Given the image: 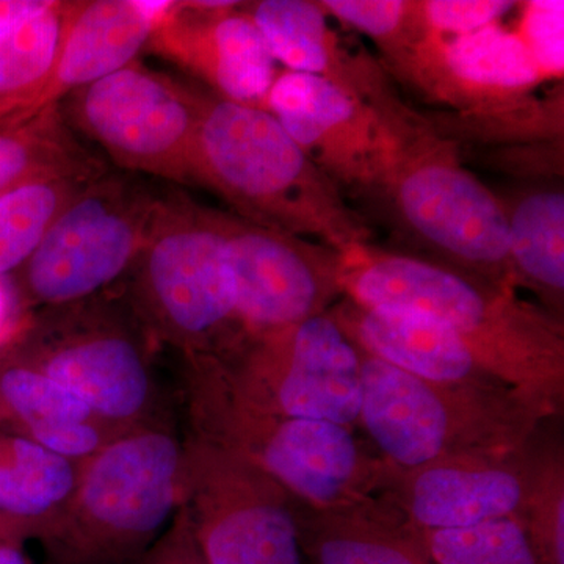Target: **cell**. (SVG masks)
I'll return each mask as SVG.
<instances>
[{"label":"cell","instance_id":"6da1fadb","mask_svg":"<svg viewBox=\"0 0 564 564\" xmlns=\"http://www.w3.org/2000/svg\"><path fill=\"white\" fill-rule=\"evenodd\" d=\"M340 285L361 306L413 311L440 322L500 383L563 408V321L513 289L372 242L343 252Z\"/></svg>","mask_w":564,"mask_h":564},{"label":"cell","instance_id":"7a4b0ae2","mask_svg":"<svg viewBox=\"0 0 564 564\" xmlns=\"http://www.w3.org/2000/svg\"><path fill=\"white\" fill-rule=\"evenodd\" d=\"M384 133L375 202L415 245V254L513 289L507 225L491 187L464 165L462 150L384 82L367 101ZM518 292V291H516Z\"/></svg>","mask_w":564,"mask_h":564},{"label":"cell","instance_id":"3957f363","mask_svg":"<svg viewBox=\"0 0 564 564\" xmlns=\"http://www.w3.org/2000/svg\"><path fill=\"white\" fill-rule=\"evenodd\" d=\"M196 184L245 220L325 243L339 252L370 243L366 220L344 192L261 107L203 90Z\"/></svg>","mask_w":564,"mask_h":564},{"label":"cell","instance_id":"277c9868","mask_svg":"<svg viewBox=\"0 0 564 564\" xmlns=\"http://www.w3.org/2000/svg\"><path fill=\"white\" fill-rule=\"evenodd\" d=\"M358 351V425L395 469L462 456L524 454L545 422L562 411L508 386L433 383Z\"/></svg>","mask_w":564,"mask_h":564},{"label":"cell","instance_id":"5b68a950","mask_svg":"<svg viewBox=\"0 0 564 564\" xmlns=\"http://www.w3.org/2000/svg\"><path fill=\"white\" fill-rule=\"evenodd\" d=\"M124 299L155 345L185 361L215 358L242 337L218 210L162 193Z\"/></svg>","mask_w":564,"mask_h":564},{"label":"cell","instance_id":"8992f818","mask_svg":"<svg viewBox=\"0 0 564 564\" xmlns=\"http://www.w3.org/2000/svg\"><path fill=\"white\" fill-rule=\"evenodd\" d=\"M184 377L191 433L254 464L304 507L333 513L384 500L395 467L370 454L355 430L259 413L192 367Z\"/></svg>","mask_w":564,"mask_h":564},{"label":"cell","instance_id":"52a82bcc","mask_svg":"<svg viewBox=\"0 0 564 564\" xmlns=\"http://www.w3.org/2000/svg\"><path fill=\"white\" fill-rule=\"evenodd\" d=\"M184 440L170 422L118 434L80 463L61 524L43 541L51 564H135L181 507Z\"/></svg>","mask_w":564,"mask_h":564},{"label":"cell","instance_id":"ba28073f","mask_svg":"<svg viewBox=\"0 0 564 564\" xmlns=\"http://www.w3.org/2000/svg\"><path fill=\"white\" fill-rule=\"evenodd\" d=\"M110 292L41 311L13 339L24 361L117 429L166 421L154 340L124 296Z\"/></svg>","mask_w":564,"mask_h":564},{"label":"cell","instance_id":"9c48e42d","mask_svg":"<svg viewBox=\"0 0 564 564\" xmlns=\"http://www.w3.org/2000/svg\"><path fill=\"white\" fill-rule=\"evenodd\" d=\"M234 402L259 413L355 430L362 404L361 358L332 314L242 336L220 356L185 361Z\"/></svg>","mask_w":564,"mask_h":564},{"label":"cell","instance_id":"30bf717a","mask_svg":"<svg viewBox=\"0 0 564 564\" xmlns=\"http://www.w3.org/2000/svg\"><path fill=\"white\" fill-rule=\"evenodd\" d=\"M140 174L107 170L51 226L11 274L25 310L69 306L113 291L139 259L162 198Z\"/></svg>","mask_w":564,"mask_h":564},{"label":"cell","instance_id":"8fae6325","mask_svg":"<svg viewBox=\"0 0 564 564\" xmlns=\"http://www.w3.org/2000/svg\"><path fill=\"white\" fill-rule=\"evenodd\" d=\"M203 90L135 61L61 102L70 128L133 174L196 184Z\"/></svg>","mask_w":564,"mask_h":564},{"label":"cell","instance_id":"7c38bea8","mask_svg":"<svg viewBox=\"0 0 564 564\" xmlns=\"http://www.w3.org/2000/svg\"><path fill=\"white\" fill-rule=\"evenodd\" d=\"M181 507L207 564H310L299 500L254 464L192 433Z\"/></svg>","mask_w":564,"mask_h":564},{"label":"cell","instance_id":"4fadbf2b","mask_svg":"<svg viewBox=\"0 0 564 564\" xmlns=\"http://www.w3.org/2000/svg\"><path fill=\"white\" fill-rule=\"evenodd\" d=\"M228 243L242 336L288 328L344 299L343 252L218 210Z\"/></svg>","mask_w":564,"mask_h":564},{"label":"cell","instance_id":"5bb4252c","mask_svg":"<svg viewBox=\"0 0 564 564\" xmlns=\"http://www.w3.org/2000/svg\"><path fill=\"white\" fill-rule=\"evenodd\" d=\"M392 79L456 113H486L529 101L544 84L514 29L426 35L381 63Z\"/></svg>","mask_w":564,"mask_h":564},{"label":"cell","instance_id":"9a60e30c","mask_svg":"<svg viewBox=\"0 0 564 564\" xmlns=\"http://www.w3.org/2000/svg\"><path fill=\"white\" fill-rule=\"evenodd\" d=\"M262 109L340 191L375 202L383 173L384 133L369 104L323 77L282 69Z\"/></svg>","mask_w":564,"mask_h":564},{"label":"cell","instance_id":"2e32d148","mask_svg":"<svg viewBox=\"0 0 564 564\" xmlns=\"http://www.w3.org/2000/svg\"><path fill=\"white\" fill-rule=\"evenodd\" d=\"M228 101L261 107L278 76L276 62L243 2H172L147 44Z\"/></svg>","mask_w":564,"mask_h":564},{"label":"cell","instance_id":"e0dca14e","mask_svg":"<svg viewBox=\"0 0 564 564\" xmlns=\"http://www.w3.org/2000/svg\"><path fill=\"white\" fill-rule=\"evenodd\" d=\"M530 447L514 456H462L395 469L384 500L421 530L521 518L529 492Z\"/></svg>","mask_w":564,"mask_h":564},{"label":"cell","instance_id":"ac0fdd59","mask_svg":"<svg viewBox=\"0 0 564 564\" xmlns=\"http://www.w3.org/2000/svg\"><path fill=\"white\" fill-rule=\"evenodd\" d=\"M328 313L359 350L403 372L441 384L505 386L456 334L426 315L366 307L347 296Z\"/></svg>","mask_w":564,"mask_h":564},{"label":"cell","instance_id":"d6986e66","mask_svg":"<svg viewBox=\"0 0 564 564\" xmlns=\"http://www.w3.org/2000/svg\"><path fill=\"white\" fill-rule=\"evenodd\" d=\"M0 432L84 463L122 430L24 361L9 343L0 347Z\"/></svg>","mask_w":564,"mask_h":564},{"label":"cell","instance_id":"ffe728a7","mask_svg":"<svg viewBox=\"0 0 564 564\" xmlns=\"http://www.w3.org/2000/svg\"><path fill=\"white\" fill-rule=\"evenodd\" d=\"M170 7L165 0H79L35 113L135 62Z\"/></svg>","mask_w":564,"mask_h":564},{"label":"cell","instance_id":"44dd1931","mask_svg":"<svg viewBox=\"0 0 564 564\" xmlns=\"http://www.w3.org/2000/svg\"><path fill=\"white\" fill-rule=\"evenodd\" d=\"M494 193L507 225L516 291L532 292L544 311L563 321V180L516 182L514 187Z\"/></svg>","mask_w":564,"mask_h":564},{"label":"cell","instance_id":"7402d4cb","mask_svg":"<svg viewBox=\"0 0 564 564\" xmlns=\"http://www.w3.org/2000/svg\"><path fill=\"white\" fill-rule=\"evenodd\" d=\"M243 10L274 62L288 70L323 77L364 101L378 62L367 52L345 47L318 0H256L243 2Z\"/></svg>","mask_w":564,"mask_h":564},{"label":"cell","instance_id":"603a6c76","mask_svg":"<svg viewBox=\"0 0 564 564\" xmlns=\"http://www.w3.org/2000/svg\"><path fill=\"white\" fill-rule=\"evenodd\" d=\"M79 473L80 463L0 432V538L46 541L68 510Z\"/></svg>","mask_w":564,"mask_h":564},{"label":"cell","instance_id":"cb8c5ba5","mask_svg":"<svg viewBox=\"0 0 564 564\" xmlns=\"http://www.w3.org/2000/svg\"><path fill=\"white\" fill-rule=\"evenodd\" d=\"M296 516L310 564H436L421 530L386 500L333 513L299 502Z\"/></svg>","mask_w":564,"mask_h":564},{"label":"cell","instance_id":"d4e9b609","mask_svg":"<svg viewBox=\"0 0 564 564\" xmlns=\"http://www.w3.org/2000/svg\"><path fill=\"white\" fill-rule=\"evenodd\" d=\"M77 6L79 0H51L46 10L0 40V129L35 115Z\"/></svg>","mask_w":564,"mask_h":564},{"label":"cell","instance_id":"484cf974","mask_svg":"<svg viewBox=\"0 0 564 564\" xmlns=\"http://www.w3.org/2000/svg\"><path fill=\"white\" fill-rule=\"evenodd\" d=\"M106 166L39 177L0 195V276L28 262L51 226Z\"/></svg>","mask_w":564,"mask_h":564},{"label":"cell","instance_id":"4316f807","mask_svg":"<svg viewBox=\"0 0 564 564\" xmlns=\"http://www.w3.org/2000/svg\"><path fill=\"white\" fill-rule=\"evenodd\" d=\"M99 166L106 163L82 147L61 104L0 129V195L39 177Z\"/></svg>","mask_w":564,"mask_h":564},{"label":"cell","instance_id":"83f0119b","mask_svg":"<svg viewBox=\"0 0 564 564\" xmlns=\"http://www.w3.org/2000/svg\"><path fill=\"white\" fill-rule=\"evenodd\" d=\"M423 115L434 131L454 141L459 150L463 147L488 150L564 140L563 82L544 98L534 95L529 101L510 109L486 113L433 111Z\"/></svg>","mask_w":564,"mask_h":564},{"label":"cell","instance_id":"f1b7e54d","mask_svg":"<svg viewBox=\"0 0 564 564\" xmlns=\"http://www.w3.org/2000/svg\"><path fill=\"white\" fill-rule=\"evenodd\" d=\"M421 533L436 564H541L519 516Z\"/></svg>","mask_w":564,"mask_h":564},{"label":"cell","instance_id":"f546056e","mask_svg":"<svg viewBox=\"0 0 564 564\" xmlns=\"http://www.w3.org/2000/svg\"><path fill=\"white\" fill-rule=\"evenodd\" d=\"M541 564H564V462L562 448L530 447L529 492L521 516Z\"/></svg>","mask_w":564,"mask_h":564},{"label":"cell","instance_id":"4dcf8cb0","mask_svg":"<svg viewBox=\"0 0 564 564\" xmlns=\"http://www.w3.org/2000/svg\"><path fill=\"white\" fill-rule=\"evenodd\" d=\"M328 18L369 36L383 62L421 39L413 20V0H318Z\"/></svg>","mask_w":564,"mask_h":564},{"label":"cell","instance_id":"1f68e13d","mask_svg":"<svg viewBox=\"0 0 564 564\" xmlns=\"http://www.w3.org/2000/svg\"><path fill=\"white\" fill-rule=\"evenodd\" d=\"M511 0H413V20L419 36H463L502 24L518 10Z\"/></svg>","mask_w":564,"mask_h":564},{"label":"cell","instance_id":"d6a6232c","mask_svg":"<svg viewBox=\"0 0 564 564\" xmlns=\"http://www.w3.org/2000/svg\"><path fill=\"white\" fill-rule=\"evenodd\" d=\"M521 11L518 33L544 82L563 80L564 73V2L530 0L518 6Z\"/></svg>","mask_w":564,"mask_h":564},{"label":"cell","instance_id":"836d02e7","mask_svg":"<svg viewBox=\"0 0 564 564\" xmlns=\"http://www.w3.org/2000/svg\"><path fill=\"white\" fill-rule=\"evenodd\" d=\"M564 140L477 150L492 172H502L519 182L563 180Z\"/></svg>","mask_w":564,"mask_h":564},{"label":"cell","instance_id":"e575fe53","mask_svg":"<svg viewBox=\"0 0 564 564\" xmlns=\"http://www.w3.org/2000/svg\"><path fill=\"white\" fill-rule=\"evenodd\" d=\"M135 564H207L184 508Z\"/></svg>","mask_w":564,"mask_h":564},{"label":"cell","instance_id":"d590c367","mask_svg":"<svg viewBox=\"0 0 564 564\" xmlns=\"http://www.w3.org/2000/svg\"><path fill=\"white\" fill-rule=\"evenodd\" d=\"M51 0H0V40L50 7Z\"/></svg>","mask_w":564,"mask_h":564},{"label":"cell","instance_id":"8d00e7d4","mask_svg":"<svg viewBox=\"0 0 564 564\" xmlns=\"http://www.w3.org/2000/svg\"><path fill=\"white\" fill-rule=\"evenodd\" d=\"M20 543L0 538V564H31Z\"/></svg>","mask_w":564,"mask_h":564}]
</instances>
